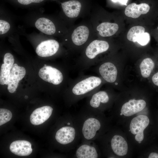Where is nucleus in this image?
<instances>
[{
	"mask_svg": "<svg viewBox=\"0 0 158 158\" xmlns=\"http://www.w3.org/2000/svg\"><path fill=\"white\" fill-rule=\"evenodd\" d=\"M128 0H119V2L121 4L125 5H127Z\"/></svg>",
	"mask_w": 158,
	"mask_h": 158,
	"instance_id": "obj_30",
	"label": "nucleus"
},
{
	"mask_svg": "<svg viewBox=\"0 0 158 158\" xmlns=\"http://www.w3.org/2000/svg\"><path fill=\"white\" fill-rule=\"evenodd\" d=\"M26 73L25 68L13 64L7 80L8 90L9 92L13 93L16 91L19 81L25 76Z\"/></svg>",
	"mask_w": 158,
	"mask_h": 158,
	"instance_id": "obj_4",
	"label": "nucleus"
},
{
	"mask_svg": "<svg viewBox=\"0 0 158 158\" xmlns=\"http://www.w3.org/2000/svg\"><path fill=\"white\" fill-rule=\"evenodd\" d=\"M150 9V6L147 4L142 3L137 4L132 3L126 7L124 13L128 17L136 18H138L141 14H146Z\"/></svg>",
	"mask_w": 158,
	"mask_h": 158,
	"instance_id": "obj_15",
	"label": "nucleus"
},
{
	"mask_svg": "<svg viewBox=\"0 0 158 158\" xmlns=\"http://www.w3.org/2000/svg\"><path fill=\"white\" fill-rule=\"evenodd\" d=\"M154 66V62L151 58H147L144 59L140 65L142 76L144 78L149 77Z\"/></svg>",
	"mask_w": 158,
	"mask_h": 158,
	"instance_id": "obj_22",
	"label": "nucleus"
},
{
	"mask_svg": "<svg viewBox=\"0 0 158 158\" xmlns=\"http://www.w3.org/2000/svg\"><path fill=\"white\" fill-rule=\"evenodd\" d=\"M118 29L117 24L109 22L102 23L97 28L100 35L103 37L112 36L117 32Z\"/></svg>",
	"mask_w": 158,
	"mask_h": 158,
	"instance_id": "obj_20",
	"label": "nucleus"
},
{
	"mask_svg": "<svg viewBox=\"0 0 158 158\" xmlns=\"http://www.w3.org/2000/svg\"><path fill=\"white\" fill-rule=\"evenodd\" d=\"M10 28V25L8 22L2 20H0V34L1 35L7 33Z\"/></svg>",
	"mask_w": 158,
	"mask_h": 158,
	"instance_id": "obj_27",
	"label": "nucleus"
},
{
	"mask_svg": "<svg viewBox=\"0 0 158 158\" xmlns=\"http://www.w3.org/2000/svg\"><path fill=\"white\" fill-rule=\"evenodd\" d=\"M109 97L107 93L105 91H99L93 94L90 101V104L92 107L98 108L101 104L108 102Z\"/></svg>",
	"mask_w": 158,
	"mask_h": 158,
	"instance_id": "obj_21",
	"label": "nucleus"
},
{
	"mask_svg": "<svg viewBox=\"0 0 158 158\" xmlns=\"http://www.w3.org/2000/svg\"><path fill=\"white\" fill-rule=\"evenodd\" d=\"M46 0H14L17 4L22 5L28 6L33 4H38Z\"/></svg>",
	"mask_w": 158,
	"mask_h": 158,
	"instance_id": "obj_26",
	"label": "nucleus"
},
{
	"mask_svg": "<svg viewBox=\"0 0 158 158\" xmlns=\"http://www.w3.org/2000/svg\"><path fill=\"white\" fill-rule=\"evenodd\" d=\"M110 144L113 152L116 155L123 157L127 154L128 144L122 136L118 135H114L111 139Z\"/></svg>",
	"mask_w": 158,
	"mask_h": 158,
	"instance_id": "obj_9",
	"label": "nucleus"
},
{
	"mask_svg": "<svg viewBox=\"0 0 158 158\" xmlns=\"http://www.w3.org/2000/svg\"><path fill=\"white\" fill-rule=\"evenodd\" d=\"M35 25L39 31L47 35H52L56 32V28L54 23L45 18H38L35 22Z\"/></svg>",
	"mask_w": 158,
	"mask_h": 158,
	"instance_id": "obj_18",
	"label": "nucleus"
},
{
	"mask_svg": "<svg viewBox=\"0 0 158 158\" xmlns=\"http://www.w3.org/2000/svg\"><path fill=\"white\" fill-rule=\"evenodd\" d=\"M40 77L44 81L54 85H58L63 81V76L58 69L50 66H44L39 72Z\"/></svg>",
	"mask_w": 158,
	"mask_h": 158,
	"instance_id": "obj_3",
	"label": "nucleus"
},
{
	"mask_svg": "<svg viewBox=\"0 0 158 158\" xmlns=\"http://www.w3.org/2000/svg\"><path fill=\"white\" fill-rule=\"evenodd\" d=\"M112 1L114 2H118L119 0H111Z\"/></svg>",
	"mask_w": 158,
	"mask_h": 158,
	"instance_id": "obj_31",
	"label": "nucleus"
},
{
	"mask_svg": "<svg viewBox=\"0 0 158 158\" xmlns=\"http://www.w3.org/2000/svg\"><path fill=\"white\" fill-rule=\"evenodd\" d=\"M99 73L107 82L113 83L116 80L117 69L115 65L110 62H106L102 64L99 68Z\"/></svg>",
	"mask_w": 158,
	"mask_h": 158,
	"instance_id": "obj_13",
	"label": "nucleus"
},
{
	"mask_svg": "<svg viewBox=\"0 0 158 158\" xmlns=\"http://www.w3.org/2000/svg\"><path fill=\"white\" fill-rule=\"evenodd\" d=\"M63 12L68 17L74 18L79 15L81 7V3L77 0H71L61 3Z\"/></svg>",
	"mask_w": 158,
	"mask_h": 158,
	"instance_id": "obj_16",
	"label": "nucleus"
},
{
	"mask_svg": "<svg viewBox=\"0 0 158 158\" xmlns=\"http://www.w3.org/2000/svg\"><path fill=\"white\" fill-rule=\"evenodd\" d=\"M59 44L54 40H49L42 41L37 47L36 52L41 57H48L56 54L58 50Z\"/></svg>",
	"mask_w": 158,
	"mask_h": 158,
	"instance_id": "obj_7",
	"label": "nucleus"
},
{
	"mask_svg": "<svg viewBox=\"0 0 158 158\" xmlns=\"http://www.w3.org/2000/svg\"><path fill=\"white\" fill-rule=\"evenodd\" d=\"M152 80L155 85L158 86V72L153 75L152 77Z\"/></svg>",
	"mask_w": 158,
	"mask_h": 158,
	"instance_id": "obj_28",
	"label": "nucleus"
},
{
	"mask_svg": "<svg viewBox=\"0 0 158 158\" xmlns=\"http://www.w3.org/2000/svg\"><path fill=\"white\" fill-rule=\"evenodd\" d=\"M102 81L101 79L97 77H87L75 84L72 88V92L75 95H84L97 88Z\"/></svg>",
	"mask_w": 158,
	"mask_h": 158,
	"instance_id": "obj_2",
	"label": "nucleus"
},
{
	"mask_svg": "<svg viewBox=\"0 0 158 158\" xmlns=\"http://www.w3.org/2000/svg\"><path fill=\"white\" fill-rule=\"evenodd\" d=\"M53 110V109L49 106H45L36 109L30 116V122L35 125L42 124L50 117Z\"/></svg>",
	"mask_w": 158,
	"mask_h": 158,
	"instance_id": "obj_8",
	"label": "nucleus"
},
{
	"mask_svg": "<svg viewBox=\"0 0 158 158\" xmlns=\"http://www.w3.org/2000/svg\"><path fill=\"white\" fill-rule=\"evenodd\" d=\"M28 97L27 96H25V99H27L28 98Z\"/></svg>",
	"mask_w": 158,
	"mask_h": 158,
	"instance_id": "obj_32",
	"label": "nucleus"
},
{
	"mask_svg": "<svg viewBox=\"0 0 158 158\" xmlns=\"http://www.w3.org/2000/svg\"><path fill=\"white\" fill-rule=\"evenodd\" d=\"M12 114L9 110L0 108V126L7 123L11 119Z\"/></svg>",
	"mask_w": 158,
	"mask_h": 158,
	"instance_id": "obj_24",
	"label": "nucleus"
},
{
	"mask_svg": "<svg viewBox=\"0 0 158 158\" xmlns=\"http://www.w3.org/2000/svg\"><path fill=\"white\" fill-rule=\"evenodd\" d=\"M109 47V44L106 41L94 40L87 47L85 50L86 56L90 59H93L99 54L107 51Z\"/></svg>",
	"mask_w": 158,
	"mask_h": 158,
	"instance_id": "obj_10",
	"label": "nucleus"
},
{
	"mask_svg": "<svg viewBox=\"0 0 158 158\" xmlns=\"http://www.w3.org/2000/svg\"><path fill=\"white\" fill-rule=\"evenodd\" d=\"M47 66V65H46V64H45V65H44V66Z\"/></svg>",
	"mask_w": 158,
	"mask_h": 158,
	"instance_id": "obj_33",
	"label": "nucleus"
},
{
	"mask_svg": "<svg viewBox=\"0 0 158 158\" xmlns=\"http://www.w3.org/2000/svg\"><path fill=\"white\" fill-rule=\"evenodd\" d=\"M150 123L149 118L144 115H138L131 120L129 125V131L136 141L140 143L143 140L144 131Z\"/></svg>",
	"mask_w": 158,
	"mask_h": 158,
	"instance_id": "obj_1",
	"label": "nucleus"
},
{
	"mask_svg": "<svg viewBox=\"0 0 158 158\" xmlns=\"http://www.w3.org/2000/svg\"><path fill=\"white\" fill-rule=\"evenodd\" d=\"M89 34L87 27L84 25L79 26L73 31L71 36L72 41L75 45H81L87 41Z\"/></svg>",
	"mask_w": 158,
	"mask_h": 158,
	"instance_id": "obj_17",
	"label": "nucleus"
},
{
	"mask_svg": "<svg viewBox=\"0 0 158 158\" xmlns=\"http://www.w3.org/2000/svg\"><path fill=\"white\" fill-rule=\"evenodd\" d=\"M147 157L149 158H158V153L156 152H152L149 154Z\"/></svg>",
	"mask_w": 158,
	"mask_h": 158,
	"instance_id": "obj_29",
	"label": "nucleus"
},
{
	"mask_svg": "<svg viewBox=\"0 0 158 158\" xmlns=\"http://www.w3.org/2000/svg\"><path fill=\"white\" fill-rule=\"evenodd\" d=\"M146 106V102L142 99H130L123 105L120 114L126 117H130L142 111Z\"/></svg>",
	"mask_w": 158,
	"mask_h": 158,
	"instance_id": "obj_5",
	"label": "nucleus"
},
{
	"mask_svg": "<svg viewBox=\"0 0 158 158\" xmlns=\"http://www.w3.org/2000/svg\"><path fill=\"white\" fill-rule=\"evenodd\" d=\"M150 40V35L147 32H144L138 38L137 42L140 45L144 46L147 44Z\"/></svg>",
	"mask_w": 158,
	"mask_h": 158,
	"instance_id": "obj_25",
	"label": "nucleus"
},
{
	"mask_svg": "<svg viewBox=\"0 0 158 158\" xmlns=\"http://www.w3.org/2000/svg\"><path fill=\"white\" fill-rule=\"evenodd\" d=\"M14 61L13 55L10 53H6L4 56V62L2 64L0 72V83L7 85L8 76L12 69Z\"/></svg>",
	"mask_w": 158,
	"mask_h": 158,
	"instance_id": "obj_14",
	"label": "nucleus"
},
{
	"mask_svg": "<svg viewBox=\"0 0 158 158\" xmlns=\"http://www.w3.org/2000/svg\"><path fill=\"white\" fill-rule=\"evenodd\" d=\"M145 28L141 26H135L131 28L128 31L127 36V39L133 42H137L140 36L144 33Z\"/></svg>",
	"mask_w": 158,
	"mask_h": 158,
	"instance_id": "obj_23",
	"label": "nucleus"
},
{
	"mask_svg": "<svg viewBox=\"0 0 158 158\" xmlns=\"http://www.w3.org/2000/svg\"></svg>",
	"mask_w": 158,
	"mask_h": 158,
	"instance_id": "obj_34",
	"label": "nucleus"
},
{
	"mask_svg": "<svg viewBox=\"0 0 158 158\" xmlns=\"http://www.w3.org/2000/svg\"><path fill=\"white\" fill-rule=\"evenodd\" d=\"M101 127V123L98 119L94 117L88 118L85 121L82 128L84 137L88 140L93 139Z\"/></svg>",
	"mask_w": 158,
	"mask_h": 158,
	"instance_id": "obj_6",
	"label": "nucleus"
},
{
	"mask_svg": "<svg viewBox=\"0 0 158 158\" xmlns=\"http://www.w3.org/2000/svg\"><path fill=\"white\" fill-rule=\"evenodd\" d=\"M75 135L76 131L74 127L66 126L61 128L57 130L55 138L59 143L67 145L73 141Z\"/></svg>",
	"mask_w": 158,
	"mask_h": 158,
	"instance_id": "obj_11",
	"label": "nucleus"
},
{
	"mask_svg": "<svg viewBox=\"0 0 158 158\" xmlns=\"http://www.w3.org/2000/svg\"><path fill=\"white\" fill-rule=\"evenodd\" d=\"M76 156L78 158H97L98 154L95 148L93 146L87 144L80 146L76 152Z\"/></svg>",
	"mask_w": 158,
	"mask_h": 158,
	"instance_id": "obj_19",
	"label": "nucleus"
},
{
	"mask_svg": "<svg viewBox=\"0 0 158 158\" xmlns=\"http://www.w3.org/2000/svg\"><path fill=\"white\" fill-rule=\"evenodd\" d=\"M10 150L14 154L20 156H28L32 152L31 143L25 140L13 142L10 146Z\"/></svg>",
	"mask_w": 158,
	"mask_h": 158,
	"instance_id": "obj_12",
	"label": "nucleus"
}]
</instances>
